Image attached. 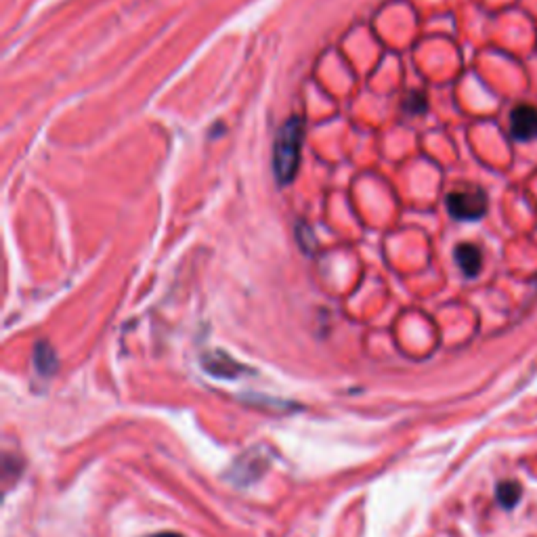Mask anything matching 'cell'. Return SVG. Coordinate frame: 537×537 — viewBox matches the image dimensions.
<instances>
[{
  "label": "cell",
  "instance_id": "cell-1",
  "mask_svg": "<svg viewBox=\"0 0 537 537\" xmlns=\"http://www.w3.org/2000/svg\"><path fill=\"white\" fill-rule=\"evenodd\" d=\"M302 137H305V128H302L300 118L288 120L277 132L275 147H273V171L282 185L290 183L298 171Z\"/></svg>",
  "mask_w": 537,
  "mask_h": 537
},
{
  "label": "cell",
  "instance_id": "cell-4",
  "mask_svg": "<svg viewBox=\"0 0 537 537\" xmlns=\"http://www.w3.org/2000/svg\"><path fill=\"white\" fill-rule=\"evenodd\" d=\"M458 266L466 277H477L483 266V254L475 244H460L453 252Z\"/></svg>",
  "mask_w": 537,
  "mask_h": 537
},
{
  "label": "cell",
  "instance_id": "cell-6",
  "mask_svg": "<svg viewBox=\"0 0 537 537\" xmlns=\"http://www.w3.org/2000/svg\"><path fill=\"white\" fill-rule=\"evenodd\" d=\"M34 363H36V367H38L40 374H51V372H55L57 359H55L53 349L47 347L45 342H40L38 349H36V353H34Z\"/></svg>",
  "mask_w": 537,
  "mask_h": 537
},
{
  "label": "cell",
  "instance_id": "cell-7",
  "mask_svg": "<svg viewBox=\"0 0 537 537\" xmlns=\"http://www.w3.org/2000/svg\"><path fill=\"white\" fill-rule=\"evenodd\" d=\"M147 537H181L177 533H155V535H147Z\"/></svg>",
  "mask_w": 537,
  "mask_h": 537
},
{
  "label": "cell",
  "instance_id": "cell-2",
  "mask_svg": "<svg viewBox=\"0 0 537 537\" xmlns=\"http://www.w3.org/2000/svg\"><path fill=\"white\" fill-rule=\"evenodd\" d=\"M447 210L458 221H479L487 212V195L479 187L453 189L447 195Z\"/></svg>",
  "mask_w": 537,
  "mask_h": 537
},
{
  "label": "cell",
  "instance_id": "cell-5",
  "mask_svg": "<svg viewBox=\"0 0 537 537\" xmlns=\"http://www.w3.org/2000/svg\"><path fill=\"white\" fill-rule=\"evenodd\" d=\"M495 497H497V503L501 508H514L516 503L521 501L523 497V487L516 483V481H501L495 489Z\"/></svg>",
  "mask_w": 537,
  "mask_h": 537
},
{
  "label": "cell",
  "instance_id": "cell-3",
  "mask_svg": "<svg viewBox=\"0 0 537 537\" xmlns=\"http://www.w3.org/2000/svg\"><path fill=\"white\" fill-rule=\"evenodd\" d=\"M510 132L516 141L537 139V108L521 103L510 114Z\"/></svg>",
  "mask_w": 537,
  "mask_h": 537
}]
</instances>
